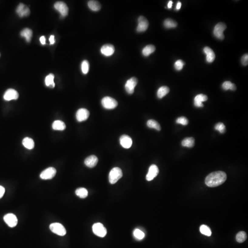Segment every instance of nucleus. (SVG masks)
I'll list each match as a JSON object with an SVG mask.
<instances>
[{
	"instance_id": "obj_1",
	"label": "nucleus",
	"mask_w": 248,
	"mask_h": 248,
	"mask_svg": "<svg viewBox=\"0 0 248 248\" xmlns=\"http://www.w3.org/2000/svg\"><path fill=\"white\" fill-rule=\"evenodd\" d=\"M226 174L222 171L213 172L207 176L205 183L209 187H216L223 183L226 180Z\"/></svg>"
},
{
	"instance_id": "obj_2",
	"label": "nucleus",
	"mask_w": 248,
	"mask_h": 248,
	"mask_svg": "<svg viewBox=\"0 0 248 248\" xmlns=\"http://www.w3.org/2000/svg\"><path fill=\"white\" fill-rule=\"evenodd\" d=\"M123 176V173L121 169L115 167L112 169L109 174V182L112 184L116 183Z\"/></svg>"
},
{
	"instance_id": "obj_3",
	"label": "nucleus",
	"mask_w": 248,
	"mask_h": 248,
	"mask_svg": "<svg viewBox=\"0 0 248 248\" xmlns=\"http://www.w3.org/2000/svg\"><path fill=\"white\" fill-rule=\"evenodd\" d=\"M52 232L59 236H64L66 234V230L64 226L59 223H53L50 225Z\"/></svg>"
},
{
	"instance_id": "obj_4",
	"label": "nucleus",
	"mask_w": 248,
	"mask_h": 248,
	"mask_svg": "<svg viewBox=\"0 0 248 248\" xmlns=\"http://www.w3.org/2000/svg\"><path fill=\"white\" fill-rule=\"evenodd\" d=\"M102 106L107 109H114L117 106L118 102L116 99L110 97H105L102 100Z\"/></svg>"
},
{
	"instance_id": "obj_5",
	"label": "nucleus",
	"mask_w": 248,
	"mask_h": 248,
	"mask_svg": "<svg viewBox=\"0 0 248 248\" xmlns=\"http://www.w3.org/2000/svg\"><path fill=\"white\" fill-rule=\"evenodd\" d=\"M226 28V25L224 23L222 22L218 23L214 28L213 32L214 35L219 40H223L225 38L223 32Z\"/></svg>"
},
{
	"instance_id": "obj_6",
	"label": "nucleus",
	"mask_w": 248,
	"mask_h": 248,
	"mask_svg": "<svg viewBox=\"0 0 248 248\" xmlns=\"http://www.w3.org/2000/svg\"><path fill=\"white\" fill-rule=\"evenodd\" d=\"M92 231L95 235L101 238L105 237L107 233V229L101 223L94 224L92 226Z\"/></svg>"
},
{
	"instance_id": "obj_7",
	"label": "nucleus",
	"mask_w": 248,
	"mask_h": 248,
	"mask_svg": "<svg viewBox=\"0 0 248 248\" xmlns=\"http://www.w3.org/2000/svg\"><path fill=\"white\" fill-rule=\"evenodd\" d=\"M149 25L148 20L144 16H141L138 18V25L136 28V31L138 32H143L148 29Z\"/></svg>"
},
{
	"instance_id": "obj_8",
	"label": "nucleus",
	"mask_w": 248,
	"mask_h": 248,
	"mask_svg": "<svg viewBox=\"0 0 248 248\" xmlns=\"http://www.w3.org/2000/svg\"><path fill=\"white\" fill-rule=\"evenodd\" d=\"M57 171L53 167H49L45 169L40 174L41 179L43 180H49L55 176Z\"/></svg>"
},
{
	"instance_id": "obj_9",
	"label": "nucleus",
	"mask_w": 248,
	"mask_h": 248,
	"mask_svg": "<svg viewBox=\"0 0 248 248\" xmlns=\"http://www.w3.org/2000/svg\"><path fill=\"white\" fill-rule=\"evenodd\" d=\"M54 7L63 17H65L68 14L69 8L65 2H58L55 3Z\"/></svg>"
},
{
	"instance_id": "obj_10",
	"label": "nucleus",
	"mask_w": 248,
	"mask_h": 248,
	"mask_svg": "<svg viewBox=\"0 0 248 248\" xmlns=\"http://www.w3.org/2000/svg\"><path fill=\"white\" fill-rule=\"evenodd\" d=\"M138 82V80L136 77H132L126 82L125 85V89L129 94H132L134 92V89Z\"/></svg>"
},
{
	"instance_id": "obj_11",
	"label": "nucleus",
	"mask_w": 248,
	"mask_h": 248,
	"mask_svg": "<svg viewBox=\"0 0 248 248\" xmlns=\"http://www.w3.org/2000/svg\"><path fill=\"white\" fill-rule=\"evenodd\" d=\"M4 220L9 226L13 227L17 225L18 219L16 216L12 213H9L4 216Z\"/></svg>"
},
{
	"instance_id": "obj_12",
	"label": "nucleus",
	"mask_w": 248,
	"mask_h": 248,
	"mask_svg": "<svg viewBox=\"0 0 248 248\" xmlns=\"http://www.w3.org/2000/svg\"><path fill=\"white\" fill-rule=\"evenodd\" d=\"M90 113L87 109L84 108L80 109L77 111L76 114V118L77 120L79 122H82L85 121L89 117Z\"/></svg>"
},
{
	"instance_id": "obj_13",
	"label": "nucleus",
	"mask_w": 248,
	"mask_h": 248,
	"mask_svg": "<svg viewBox=\"0 0 248 248\" xmlns=\"http://www.w3.org/2000/svg\"><path fill=\"white\" fill-rule=\"evenodd\" d=\"M159 173V169L157 166L152 165L150 166L149 172L146 176V180L148 181H151L153 180Z\"/></svg>"
},
{
	"instance_id": "obj_14",
	"label": "nucleus",
	"mask_w": 248,
	"mask_h": 248,
	"mask_svg": "<svg viewBox=\"0 0 248 248\" xmlns=\"http://www.w3.org/2000/svg\"><path fill=\"white\" fill-rule=\"evenodd\" d=\"M19 97V94L17 91L13 89H9L4 93L3 98L6 101H11L17 100Z\"/></svg>"
},
{
	"instance_id": "obj_15",
	"label": "nucleus",
	"mask_w": 248,
	"mask_h": 248,
	"mask_svg": "<svg viewBox=\"0 0 248 248\" xmlns=\"http://www.w3.org/2000/svg\"><path fill=\"white\" fill-rule=\"evenodd\" d=\"M115 49L114 45L110 44H107L102 45L101 49V52L102 54L104 56L109 57L114 54Z\"/></svg>"
},
{
	"instance_id": "obj_16",
	"label": "nucleus",
	"mask_w": 248,
	"mask_h": 248,
	"mask_svg": "<svg viewBox=\"0 0 248 248\" xmlns=\"http://www.w3.org/2000/svg\"><path fill=\"white\" fill-rule=\"evenodd\" d=\"M120 145L125 149H128L132 147V140L131 137L126 135L121 136L119 139Z\"/></svg>"
},
{
	"instance_id": "obj_17",
	"label": "nucleus",
	"mask_w": 248,
	"mask_h": 248,
	"mask_svg": "<svg viewBox=\"0 0 248 248\" xmlns=\"http://www.w3.org/2000/svg\"><path fill=\"white\" fill-rule=\"evenodd\" d=\"M17 13L20 17L27 16L30 13V10L23 3H20L16 9Z\"/></svg>"
},
{
	"instance_id": "obj_18",
	"label": "nucleus",
	"mask_w": 248,
	"mask_h": 248,
	"mask_svg": "<svg viewBox=\"0 0 248 248\" xmlns=\"http://www.w3.org/2000/svg\"><path fill=\"white\" fill-rule=\"evenodd\" d=\"M99 159L95 156H91L85 159V164L86 166L89 168H93L95 167L98 164Z\"/></svg>"
},
{
	"instance_id": "obj_19",
	"label": "nucleus",
	"mask_w": 248,
	"mask_h": 248,
	"mask_svg": "<svg viewBox=\"0 0 248 248\" xmlns=\"http://www.w3.org/2000/svg\"><path fill=\"white\" fill-rule=\"evenodd\" d=\"M207 100L208 97L206 95L203 94H199L194 98V105L197 107H203L204 105L202 102Z\"/></svg>"
},
{
	"instance_id": "obj_20",
	"label": "nucleus",
	"mask_w": 248,
	"mask_h": 248,
	"mask_svg": "<svg viewBox=\"0 0 248 248\" xmlns=\"http://www.w3.org/2000/svg\"><path fill=\"white\" fill-rule=\"evenodd\" d=\"M204 52L206 55V60L208 63H212L216 58L214 51L209 47L206 46L204 48Z\"/></svg>"
},
{
	"instance_id": "obj_21",
	"label": "nucleus",
	"mask_w": 248,
	"mask_h": 248,
	"mask_svg": "<svg viewBox=\"0 0 248 248\" xmlns=\"http://www.w3.org/2000/svg\"><path fill=\"white\" fill-rule=\"evenodd\" d=\"M88 6L89 8L93 11H99L101 8V5L100 2L94 0L88 2Z\"/></svg>"
},
{
	"instance_id": "obj_22",
	"label": "nucleus",
	"mask_w": 248,
	"mask_h": 248,
	"mask_svg": "<svg viewBox=\"0 0 248 248\" xmlns=\"http://www.w3.org/2000/svg\"><path fill=\"white\" fill-rule=\"evenodd\" d=\"M52 129L57 131H64L66 129L65 124L61 120H55L52 125Z\"/></svg>"
},
{
	"instance_id": "obj_23",
	"label": "nucleus",
	"mask_w": 248,
	"mask_h": 248,
	"mask_svg": "<svg viewBox=\"0 0 248 248\" xmlns=\"http://www.w3.org/2000/svg\"><path fill=\"white\" fill-rule=\"evenodd\" d=\"M22 143L24 147L28 149H32L34 148V142L32 138L25 137L23 140Z\"/></svg>"
},
{
	"instance_id": "obj_24",
	"label": "nucleus",
	"mask_w": 248,
	"mask_h": 248,
	"mask_svg": "<svg viewBox=\"0 0 248 248\" xmlns=\"http://www.w3.org/2000/svg\"><path fill=\"white\" fill-rule=\"evenodd\" d=\"M32 34V29L28 28H25L23 29L20 33L21 36L25 37L28 42H29L31 41Z\"/></svg>"
},
{
	"instance_id": "obj_25",
	"label": "nucleus",
	"mask_w": 248,
	"mask_h": 248,
	"mask_svg": "<svg viewBox=\"0 0 248 248\" xmlns=\"http://www.w3.org/2000/svg\"><path fill=\"white\" fill-rule=\"evenodd\" d=\"M156 51V47L152 45H146L142 50V53L143 56L148 57Z\"/></svg>"
},
{
	"instance_id": "obj_26",
	"label": "nucleus",
	"mask_w": 248,
	"mask_h": 248,
	"mask_svg": "<svg viewBox=\"0 0 248 248\" xmlns=\"http://www.w3.org/2000/svg\"><path fill=\"white\" fill-rule=\"evenodd\" d=\"M54 75L52 74H49L46 76L45 78V85L51 88H54L55 87V83L54 82Z\"/></svg>"
},
{
	"instance_id": "obj_27",
	"label": "nucleus",
	"mask_w": 248,
	"mask_h": 248,
	"mask_svg": "<svg viewBox=\"0 0 248 248\" xmlns=\"http://www.w3.org/2000/svg\"><path fill=\"white\" fill-rule=\"evenodd\" d=\"M169 88L168 86H163L160 87L158 90L157 96L159 99H162L163 97L169 92Z\"/></svg>"
},
{
	"instance_id": "obj_28",
	"label": "nucleus",
	"mask_w": 248,
	"mask_h": 248,
	"mask_svg": "<svg viewBox=\"0 0 248 248\" xmlns=\"http://www.w3.org/2000/svg\"><path fill=\"white\" fill-rule=\"evenodd\" d=\"M147 125L149 128H153L159 131L161 130V126L159 123L154 119H149L148 120Z\"/></svg>"
},
{
	"instance_id": "obj_29",
	"label": "nucleus",
	"mask_w": 248,
	"mask_h": 248,
	"mask_svg": "<svg viewBox=\"0 0 248 248\" xmlns=\"http://www.w3.org/2000/svg\"><path fill=\"white\" fill-rule=\"evenodd\" d=\"M194 138L193 137H188L185 138L182 142V144L183 147L192 148L194 145Z\"/></svg>"
},
{
	"instance_id": "obj_30",
	"label": "nucleus",
	"mask_w": 248,
	"mask_h": 248,
	"mask_svg": "<svg viewBox=\"0 0 248 248\" xmlns=\"http://www.w3.org/2000/svg\"><path fill=\"white\" fill-rule=\"evenodd\" d=\"M88 191L84 188H80L77 189L75 191V194L77 196L82 199H84L88 196Z\"/></svg>"
},
{
	"instance_id": "obj_31",
	"label": "nucleus",
	"mask_w": 248,
	"mask_h": 248,
	"mask_svg": "<svg viewBox=\"0 0 248 248\" xmlns=\"http://www.w3.org/2000/svg\"><path fill=\"white\" fill-rule=\"evenodd\" d=\"M164 26L168 28H174L177 26V23L175 20L170 18H167L164 22Z\"/></svg>"
},
{
	"instance_id": "obj_32",
	"label": "nucleus",
	"mask_w": 248,
	"mask_h": 248,
	"mask_svg": "<svg viewBox=\"0 0 248 248\" xmlns=\"http://www.w3.org/2000/svg\"><path fill=\"white\" fill-rule=\"evenodd\" d=\"M222 87L224 90H231L232 91H235L236 90V86L234 84L232 83L231 82L226 81L223 84Z\"/></svg>"
},
{
	"instance_id": "obj_33",
	"label": "nucleus",
	"mask_w": 248,
	"mask_h": 248,
	"mask_svg": "<svg viewBox=\"0 0 248 248\" xmlns=\"http://www.w3.org/2000/svg\"><path fill=\"white\" fill-rule=\"evenodd\" d=\"M247 238V236L246 233L244 231H241L238 233L236 235V240L238 242L242 243L246 240Z\"/></svg>"
},
{
	"instance_id": "obj_34",
	"label": "nucleus",
	"mask_w": 248,
	"mask_h": 248,
	"mask_svg": "<svg viewBox=\"0 0 248 248\" xmlns=\"http://www.w3.org/2000/svg\"><path fill=\"white\" fill-rule=\"evenodd\" d=\"M201 233L207 236H210L211 235V231L209 227L205 225H202L200 227Z\"/></svg>"
},
{
	"instance_id": "obj_35",
	"label": "nucleus",
	"mask_w": 248,
	"mask_h": 248,
	"mask_svg": "<svg viewBox=\"0 0 248 248\" xmlns=\"http://www.w3.org/2000/svg\"><path fill=\"white\" fill-rule=\"evenodd\" d=\"M89 67L90 65H89V63L88 61L84 60L82 62V66H81L82 72L85 75L87 74L89 72Z\"/></svg>"
},
{
	"instance_id": "obj_36",
	"label": "nucleus",
	"mask_w": 248,
	"mask_h": 248,
	"mask_svg": "<svg viewBox=\"0 0 248 248\" xmlns=\"http://www.w3.org/2000/svg\"><path fill=\"white\" fill-rule=\"evenodd\" d=\"M133 234L135 237L139 240H142L145 236L144 233L139 229H136L134 231Z\"/></svg>"
},
{
	"instance_id": "obj_37",
	"label": "nucleus",
	"mask_w": 248,
	"mask_h": 248,
	"mask_svg": "<svg viewBox=\"0 0 248 248\" xmlns=\"http://www.w3.org/2000/svg\"><path fill=\"white\" fill-rule=\"evenodd\" d=\"M215 130L219 131L221 133H224L226 132V127L223 123H218L215 126Z\"/></svg>"
},
{
	"instance_id": "obj_38",
	"label": "nucleus",
	"mask_w": 248,
	"mask_h": 248,
	"mask_svg": "<svg viewBox=\"0 0 248 248\" xmlns=\"http://www.w3.org/2000/svg\"><path fill=\"white\" fill-rule=\"evenodd\" d=\"M184 65V62L182 60H178L175 63L174 66L177 70H181L183 69Z\"/></svg>"
},
{
	"instance_id": "obj_39",
	"label": "nucleus",
	"mask_w": 248,
	"mask_h": 248,
	"mask_svg": "<svg viewBox=\"0 0 248 248\" xmlns=\"http://www.w3.org/2000/svg\"><path fill=\"white\" fill-rule=\"evenodd\" d=\"M176 122L178 124H181L183 125L186 126L188 125L189 123V120L186 118L185 117H180L177 119Z\"/></svg>"
},
{
	"instance_id": "obj_40",
	"label": "nucleus",
	"mask_w": 248,
	"mask_h": 248,
	"mask_svg": "<svg viewBox=\"0 0 248 248\" xmlns=\"http://www.w3.org/2000/svg\"><path fill=\"white\" fill-rule=\"evenodd\" d=\"M241 63L243 65L246 66L248 64V54H245L242 56L241 59Z\"/></svg>"
},
{
	"instance_id": "obj_41",
	"label": "nucleus",
	"mask_w": 248,
	"mask_h": 248,
	"mask_svg": "<svg viewBox=\"0 0 248 248\" xmlns=\"http://www.w3.org/2000/svg\"><path fill=\"white\" fill-rule=\"evenodd\" d=\"M5 189L4 187L2 186H0V199L3 197L4 193H5Z\"/></svg>"
},
{
	"instance_id": "obj_42",
	"label": "nucleus",
	"mask_w": 248,
	"mask_h": 248,
	"mask_svg": "<svg viewBox=\"0 0 248 248\" xmlns=\"http://www.w3.org/2000/svg\"><path fill=\"white\" fill-rule=\"evenodd\" d=\"M49 41L51 45H52L54 44V43H55V39H54V35H51L49 38Z\"/></svg>"
},
{
	"instance_id": "obj_43",
	"label": "nucleus",
	"mask_w": 248,
	"mask_h": 248,
	"mask_svg": "<svg viewBox=\"0 0 248 248\" xmlns=\"http://www.w3.org/2000/svg\"><path fill=\"white\" fill-rule=\"evenodd\" d=\"M40 42L42 45H45V38L44 36H42L40 37Z\"/></svg>"
},
{
	"instance_id": "obj_44",
	"label": "nucleus",
	"mask_w": 248,
	"mask_h": 248,
	"mask_svg": "<svg viewBox=\"0 0 248 248\" xmlns=\"http://www.w3.org/2000/svg\"><path fill=\"white\" fill-rule=\"evenodd\" d=\"M181 6H182V3H181V2H178V3H177V5H176V9H177V10L180 9L181 8Z\"/></svg>"
},
{
	"instance_id": "obj_45",
	"label": "nucleus",
	"mask_w": 248,
	"mask_h": 248,
	"mask_svg": "<svg viewBox=\"0 0 248 248\" xmlns=\"http://www.w3.org/2000/svg\"><path fill=\"white\" fill-rule=\"evenodd\" d=\"M173 3V2L172 1H170L168 3V8H172Z\"/></svg>"
},
{
	"instance_id": "obj_46",
	"label": "nucleus",
	"mask_w": 248,
	"mask_h": 248,
	"mask_svg": "<svg viewBox=\"0 0 248 248\" xmlns=\"http://www.w3.org/2000/svg\"><path fill=\"white\" fill-rule=\"evenodd\" d=\"M0 56H1V54H0Z\"/></svg>"
}]
</instances>
